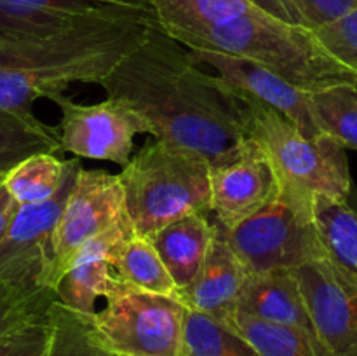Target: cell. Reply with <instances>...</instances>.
I'll list each match as a JSON object with an SVG mask.
<instances>
[{"instance_id":"obj_1","label":"cell","mask_w":357,"mask_h":356,"mask_svg":"<svg viewBox=\"0 0 357 356\" xmlns=\"http://www.w3.org/2000/svg\"><path fill=\"white\" fill-rule=\"evenodd\" d=\"M201 66L190 49L155 20L100 86L139 112L153 138L218 166L248 138L244 101L236 87Z\"/></svg>"},{"instance_id":"obj_2","label":"cell","mask_w":357,"mask_h":356,"mask_svg":"<svg viewBox=\"0 0 357 356\" xmlns=\"http://www.w3.org/2000/svg\"><path fill=\"white\" fill-rule=\"evenodd\" d=\"M155 20L150 0H115L44 38L0 45V110H31L73 82L100 84Z\"/></svg>"},{"instance_id":"obj_3","label":"cell","mask_w":357,"mask_h":356,"mask_svg":"<svg viewBox=\"0 0 357 356\" xmlns=\"http://www.w3.org/2000/svg\"><path fill=\"white\" fill-rule=\"evenodd\" d=\"M169 35L188 49L250 59L307 93L357 84V73L335 59L310 28L284 23L260 9L220 27Z\"/></svg>"},{"instance_id":"obj_4","label":"cell","mask_w":357,"mask_h":356,"mask_svg":"<svg viewBox=\"0 0 357 356\" xmlns=\"http://www.w3.org/2000/svg\"><path fill=\"white\" fill-rule=\"evenodd\" d=\"M135 232L152 237L169 223L209 213V163L199 154L153 138L119 173Z\"/></svg>"},{"instance_id":"obj_5","label":"cell","mask_w":357,"mask_h":356,"mask_svg":"<svg viewBox=\"0 0 357 356\" xmlns=\"http://www.w3.org/2000/svg\"><path fill=\"white\" fill-rule=\"evenodd\" d=\"M244 101L246 135L261 147L279 180L310 195L347 199L352 192L345 149L331 136L309 138L289 119L237 89Z\"/></svg>"},{"instance_id":"obj_6","label":"cell","mask_w":357,"mask_h":356,"mask_svg":"<svg viewBox=\"0 0 357 356\" xmlns=\"http://www.w3.org/2000/svg\"><path fill=\"white\" fill-rule=\"evenodd\" d=\"M312 199L281 181L275 198L236 229L222 230L248 274L296 269L326 255L312 215Z\"/></svg>"},{"instance_id":"obj_7","label":"cell","mask_w":357,"mask_h":356,"mask_svg":"<svg viewBox=\"0 0 357 356\" xmlns=\"http://www.w3.org/2000/svg\"><path fill=\"white\" fill-rule=\"evenodd\" d=\"M185 306L178 299L119 285L89 321L115 356H178Z\"/></svg>"},{"instance_id":"obj_8","label":"cell","mask_w":357,"mask_h":356,"mask_svg":"<svg viewBox=\"0 0 357 356\" xmlns=\"http://www.w3.org/2000/svg\"><path fill=\"white\" fill-rule=\"evenodd\" d=\"M124 218L128 215L119 175L80 166L49 239L45 288L54 292L82 246Z\"/></svg>"},{"instance_id":"obj_9","label":"cell","mask_w":357,"mask_h":356,"mask_svg":"<svg viewBox=\"0 0 357 356\" xmlns=\"http://www.w3.org/2000/svg\"><path fill=\"white\" fill-rule=\"evenodd\" d=\"M75 168L54 198L21 206L13 225L0 241V292L10 300L30 306H51L56 293L44 286L49 239L73 185Z\"/></svg>"},{"instance_id":"obj_10","label":"cell","mask_w":357,"mask_h":356,"mask_svg":"<svg viewBox=\"0 0 357 356\" xmlns=\"http://www.w3.org/2000/svg\"><path fill=\"white\" fill-rule=\"evenodd\" d=\"M61 110L56 128L59 152L86 159L110 161L124 168L132 157L135 136L152 135V126L128 101L107 96L100 103H75L65 94L52 98Z\"/></svg>"},{"instance_id":"obj_11","label":"cell","mask_w":357,"mask_h":356,"mask_svg":"<svg viewBox=\"0 0 357 356\" xmlns=\"http://www.w3.org/2000/svg\"><path fill=\"white\" fill-rule=\"evenodd\" d=\"M317 339L330 356H357V274L328 255L293 269Z\"/></svg>"},{"instance_id":"obj_12","label":"cell","mask_w":357,"mask_h":356,"mask_svg":"<svg viewBox=\"0 0 357 356\" xmlns=\"http://www.w3.org/2000/svg\"><path fill=\"white\" fill-rule=\"evenodd\" d=\"M209 212L220 229L230 230L264 209L281 188V180L261 147L246 138L232 159L209 166Z\"/></svg>"},{"instance_id":"obj_13","label":"cell","mask_w":357,"mask_h":356,"mask_svg":"<svg viewBox=\"0 0 357 356\" xmlns=\"http://www.w3.org/2000/svg\"><path fill=\"white\" fill-rule=\"evenodd\" d=\"M190 52L199 63L216 70L227 84L251 94L289 119L305 136L317 138L324 135L314 117L310 93L286 82L274 72L250 59L202 49H190Z\"/></svg>"},{"instance_id":"obj_14","label":"cell","mask_w":357,"mask_h":356,"mask_svg":"<svg viewBox=\"0 0 357 356\" xmlns=\"http://www.w3.org/2000/svg\"><path fill=\"white\" fill-rule=\"evenodd\" d=\"M248 271L216 225L215 237L206 260L194 281L178 292V300L187 309L209 314L229 325L237 311Z\"/></svg>"},{"instance_id":"obj_15","label":"cell","mask_w":357,"mask_h":356,"mask_svg":"<svg viewBox=\"0 0 357 356\" xmlns=\"http://www.w3.org/2000/svg\"><path fill=\"white\" fill-rule=\"evenodd\" d=\"M236 313L265 323L302 328L316 334L300 283L291 269L248 274Z\"/></svg>"},{"instance_id":"obj_16","label":"cell","mask_w":357,"mask_h":356,"mask_svg":"<svg viewBox=\"0 0 357 356\" xmlns=\"http://www.w3.org/2000/svg\"><path fill=\"white\" fill-rule=\"evenodd\" d=\"M115 0H0V45L44 38Z\"/></svg>"},{"instance_id":"obj_17","label":"cell","mask_w":357,"mask_h":356,"mask_svg":"<svg viewBox=\"0 0 357 356\" xmlns=\"http://www.w3.org/2000/svg\"><path fill=\"white\" fill-rule=\"evenodd\" d=\"M216 232L208 213H192L169 223L150 237L178 292L195 279Z\"/></svg>"},{"instance_id":"obj_18","label":"cell","mask_w":357,"mask_h":356,"mask_svg":"<svg viewBox=\"0 0 357 356\" xmlns=\"http://www.w3.org/2000/svg\"><path fill=\"white\" fill-rule=\"evenodd\" d=\"M115 278L129 288L178 299V288L149 237L132 230L112 255Z\"/></svg>"},{"instance_id":"obj_19","label":"cell","mask_w":357,"mask_h":356,"mask_svg":"<svg viewBox=\"0 0 357 356\" xmlns=\"http://www.w3.org/2000/svg\"><path fill=\"white\" fill-rule=\"evenodd\" d=\"M79 164V159L61 161L52 152H38L10 168L3 181L20 206L38 205L54 198Z\"/></svg>"},{"instance_id":"obj_20","label":"cell","mask_w":357,"mask_h":356,"mask_svg":"<svg viewBox=\"0 0 357 356\" xmlns=\"http://www.w3.org/2000/svg\"><path fill=\"white\" fill-rule=\"evenodd\" d=\"M312 215L328 257L357 274V201L314 195Z\"/></svg>"},{"instance_id":"obj_21","label":"cell","mask_w":357,"mask_h":356,"mask_svg":"<svg viewBox=\"0 0 357 356\" xmlns=\"http://www.w3.org/2000/svg\"><path fill=\"white\" fill-rule=\"evenodd\" d=\"M38 152H59L56 128L31 110H0V175Z\"/></svg>"},{"instance_id":"obj_22","label":"cell","mask_w":357,"mask_h":356,"mask_svg":"<svg viewBox=\"0 0 357 356\" xmlns=\"http://www.w3.org/2000/svg\"><path fill=\"white\" fill-rule=\"evenodd\" d=\"M150 3L167 34L220 27L257 9L248 0H150Z\"/></svg>"},{"instance_id":"obj_23","label":"cell","mask_w":357,"mask_h":356,"mask_svg":"<svg viewBox=\"0 0 357 356\" xmlns=\"http://www.w3.org/2000/svg\"><path fill=\"white\" fill-rule=\"evenodd\" d=\"M178 356H260L236 328L209 314L185 307Z\"/></svg>"},{"instance_id":"obj_24","label":"cell","mask_w":357,"mask_h":356,"mask_svg":"<svg viewBox=\"0 0 357 356\" xmlns=\"http://www.w3.org/2000/svg\"><path fill=\"white\" fill-rule=\"evenodd\" d=\"M229 325L248 339L260 356H330L312 332L265 323L243 313H234Z\"/></svg>"},{"instance_id":"obj_25","label":"cell","mask_w":357,"mask_h":356,"mask_svg":"<svg viewBox=\"0 0 357 356\" xmlns=\"http://www.w3.org/2000/svg\"><path fill=\"white\" fill-rule=\"evenodd\" d=\"M119 285L108 258H86L77 262L56 286V300L80 314L96 313V302L107 299Z\"/></svg>"},{"instance_id":"obj_26","label":"cell","mask_w":357,"mask_h":356,"mask_svg":"<svg viewBox=\"0 0 357 356\" xmlns=\"http://www.w3.org/2000/svg\"><path fill=\"white\" fill-rule=\"evenodd\" d=\"M45 356H115L94 334L86 314L54 300L49 309V337Z\"/></svg>"},{"instance_id":"obj_27","label":"cell","mask_w":357,"mask_h":356,"mask_svg":"<svg viewBox=\"0 0 357 356\" xmlns=\"http://www.w3.org/2000/svg\"><path fill=\"white\" fill-rule=\"evenodd\" d=\"M314 117L324 135L357 150V84H338L310 93Z\"/></svg>"},{"instance_id":"obj_28","label":"cell","mask_w":357,"mask_h":356,"mask_svg":"<svg viewBox=\"0 0 357 356\" xmlns=\"http://www.w3.org/2000/svg\"><path fill=\"white\" fill-rule=\"evenodd\" d=\"M49 313L0 330V356H45Z\"/></svg>"},{"instance_id":"obj_29","label":"cell","mask_w":357,"mask_h":356,"mask_svg":"<svg viewBox=\"0 0 357 356\" xmlns=\"http://www.w3.org/2000/svg\"><path fill=\"white\" fill-rule=\"evenodd\" d=\"M312 31L335 59L357 73V9Z\"/></svg>"},{"instance_id":"obj_30","label":"cell","mask_w":357,"mask_h":356,"mask_svg":"<svg viewBox=\"0 0 357 356\" xmlns=\"http://www.w3.org/2000/svg\"><path fill=\"white\" fill-rule=\"evenodd\" d=\"M302 16L303 24L310 30L333 23L357 9V0H291Z\"/></svg>"},{"instance_id":"obj_31","label":"cell","mask_w":357,"mask_h":356,"mask_svg":"<svg viewBox=\"0 0 357 356\" xmlns=\"http://www.w3.org/2000/svg\"><path fill=\"white\" fill-rule=\"evenodd\" d=\"M49 309H51V306H30V304L14 302L0 292V330L13 327L20 321L28 320V318L49 313Z\"/></svg>"},{"instance_id":"obj_32","label":"cell","mask_w":357,"mask_h":356,"mask_svg":"<svg viewBox=\"0 0 357 356\" xmlns=\"http://www.w3.org/2000/svg\"><path fill=\"white\" fill-rule=\"evenodd\" d=\"M248 2L253 7H257V9L264 10L268 16L275 17V20L305 27L302 16H300V13L296 10V7L293 6L291 0H248Z\"/></svg>"},{"instance_id":"obj_33","label":"cell","mask_w":357,"mask_h":356,"mask_svg":"<svg viewBox=\"0 0 357 356\" xmlns=\"http://www.w3.org/2000/svg\"><path fill=\"white\" fill-rule=\"evenodd\" d=\"M20 208L21 206L17 205L16 199L13 198V194L7 191L6 181H3V175H0V241L3 239L7 230L13 225Z\"/></svg>"}]
</instances>
